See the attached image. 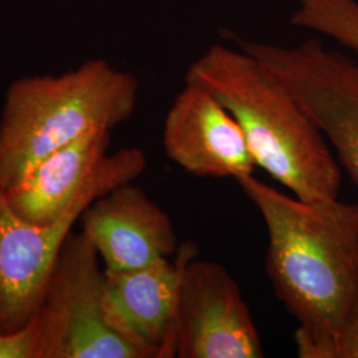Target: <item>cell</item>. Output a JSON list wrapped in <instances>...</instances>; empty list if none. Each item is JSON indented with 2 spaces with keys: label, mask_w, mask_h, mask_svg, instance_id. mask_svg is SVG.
<instances>
[{
  "label": "cell",
  "mask_w": 358,
  "mask_h": 358,
  "mask_svg": "<svg viewBox=\"0 0 358 358\" xmlns=\"http://www.w3.org/2000/svg\"><path fill=\"white\" fill-rule=\"evenodd\" d=\"M329 358H358V292L337 333Z\"/></svg>",
  "instance_id": "obj_14"
},
{
  "label": "cell",
  "mask_w": 358,
  "mask_h": 358,
  "mask_svg": "<svg viewBox=\"0 0 358 358\" xmlns=\"http://www.w3.org/2000/svg\"><path fill=\"white\" fill-rule=\"evenodd\" d=\"M110 130H90L44 157L23 178L6 189L13 210L31 223L57 220L106 164Z\"/></svg>",
  "instance_id": "obj_11"
},
{
  "label": "cell",
  "mask_w": 358,
  "mask_h": 358,
  "mask_svg": "<svg viewBox=\"0 0 358 358\" xmlns=\"http://www.w3.org/2000/svg\"><path fill=\"white\" fill-rule=\"evenodd\" d=\"M162 145L186 173L207 178L254 176L256 164L243 129L208 90L185 83L167 110Z\"/></svg>",
  "instance_id": "obj_8"
},
{
  "label": "cell",
  "mask_w": 358,
  "mask_h": 358,
  "mask_svg": "<svg viewBox=\"0 0 358 358\" xmlns=\"http://www.w3.org/2000/svg\"><path fill=\"white\" fill-rule=\"evenodd\" d=\"M185 83L208 90L239 125L256 166L296 198H338L341 166L320 129L252 55L213 44L195 62Z\"/></svg>",
  "instance_id": "obj_2"
},
{
  "label": "cell",
  "mask_w": 358,
  "mask_h": 358,
  "mask_svg": "<svg viewBox=\"0 0 358 358\" xmlns=\"http://www.w3.org/2000/svg\"><path fill=\"white\" fill-rule=\"evenodd\" d=\"M238 45L294 96L358 187V59L316 38L292 47L251 40Z\"/></svg>",
  "instance_id": "obj_6"
},
{
  "label": "cell",
  "mask_w": 358,
  "mask_h": 358,
  "mask_svg": "<svg viewBox=\"0 0 358 358\" xmlns=\"http://www.w3.org/2000/svg\"><path fill=\"white\" fill-rule=\"evenodd\" d=\"M78 222L108 272L142 268L178 251L171 219L134 182L97 198Z\"/></svg>",
  "instance_id": "obj_9"
},
{
  "label": "cell",
  "mask_w": 358,
  "mask_h": 358,
  "mask_svg": "<svg viewBox=\"0 0 358 358\" xmlns=\"http://www.w3.org/2000/svg\"><path fill=\"white\" fill-rule=\"evenodd\" d=\"M148 166L138 148L109 153L106 164L62 217L36 224L20 217L0 180V332L24 327L38 310L53 263L85 208L115 187L134 182Z\"/></svg>",
  "instance_id": "obj_4"
},
{
  "label": "cell",
  "mask_w": 358,
  "mask_h": 358,
  "mask_svg": "<svg viewBox=\"0 0 358 358\" xmlns=\"http://www.w3.org/2000/svg\"><path fill=\"white\" fill-rule=\"evenodd\" d=\"M262 340L238 282L222 264L190 257L180 273L162 358H260Z\"/></svg>",
  "instance_id": "obj_7"
},
{
  "label": "cell",
  "mask_w": 358,
  "mask_h": 358,
  "mask_svg": "<svg viewBox=\"0 0 358 358\" xmlns=\"http://www.w3.org/2000/svg\"><path fill=\"white\" fill-rule=\"evenodd\" d=\"M289 23L333 38L358 55L357 0H297Z\"/></svg>",
  "instance_id": "obj_12"
},
{
  "label": "cell",
  "mask_w": 358,
  "mask_h": 358,
  "mask_svg": "<svg viewBox=\"0 0 358 358\" xmlns=\"http://www.w3.org/2000/svg\"><path fill=\"white\" fill-rule=\"evenodd\" d=\"M101 264L83 232L68 235L34 316L38 358H142L106 321Z\"/></svg>",
  "instance_id": "obj_5"
},
{
  "label": "cell",
  "mask_w": 358,
  "mask_h": 358,
  "mask_svg": "<svg viewBox=\"0 0 358 358\" xmlns=\"http://www.w3.org/2000/svg\"><path fill=\"white\" fill-rule=\"evenodd\" d=\"M235 182L264 220L266 273L297 322V356L331 357L358 292V203L306 202L254 176Z\"/></svg>",
  "instance_id": "obj_1"
},
{
  "label": "cell",
  "mask_w": 358,
  "mask_h": 358,
  "mask_svg": "<svg viewBox=\"0 0 358 358\" xmlns=\"http://www.w3.org/2000/svg\"><path fill=\"white\" fill-rule=\"evenodd\" d=\"M136 77L103 59L62 75L15 80L0 115V180L6 189L59 148L90 130H110L134 113Z\"/></svg>",
  "instance_id": "obj_3"
},
{
  "label": "cell",
  "mask_w": 358,
  "mask_h": 358,
  "mask_svg": "<svg viewBox=\"0 0 358 358\" xmlns=\"http://www.w3.org/2000/svg\"><path fill=\"white\" fill-rule=\"evenodd\" d=\"M38 332L32 317L17 331L0 332V358H38Z\"/></svg>",
  "instance_id": "obj_13"
},
{
  "label": "cell",
  "mask_w": 358,
  "mask_h": 358,
  "mask_svg": "<svg viewBox=\"0 0 358 358\" xmlns=\"http://www.w3.org/2000/svg\"><path fill=\"white\" fill-rule=\"evenodd\" d=\"M198 255L192 242L177 254L142 268L105 271L103 310L109 327L142 358H162L166 348L179 279L185 263ZM105 269V268H103Z\"/></svg>",
  "instance_id": "obj_10"
}]
</instances>
